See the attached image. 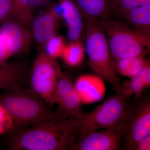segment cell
<instances>
[{
    "label": "cell",
    "mask_w": 150,
    "mask_h": 150,
    "mask_svg": "<svg viewBox=\"0 0 150 150\" xmlns=\"http://www.w3.org/2000/svg\"><path fill=\"white\" fill-rule=\"evenodd\" d=\"M79 135L76 120L58 111L45 122L13 133L8 146L13 150H74Z\"/></svg>",
    "instance_id": "1"
},
{
    "label": "cell",
    "mask_w": 150,
    "mask_h": 150,
    "mask_svg": "<svg viewBox=\"0 0 150 150\" xmlns=\"http://www.w3.org/2000/svg\"><path fill=\"white\" fill-rule=\"evenodd\" d=\"M6 90L0 97V103L13 119L17 131V128L22 130L38 125L56 114L51 106L32 90L25 89L20 85Z\"/></svg>",
    "instance_id": "2"
},
{
    "label": "cell",
    "mask_w": 150,
    "mask_h": 150,
    "mask_svg": "<svg viewBox=\"0 0 150 150\" xmlns=\"http://www.w3.org/2000/svg\"><path fill=\"white\" fill-rule=\"evenodd\" d=\"M85 28L84 47L90 67L96 75L110 84L116 93H119L121 82L102 25L98 23H86Z\"/></svg>",
    "instance_id": "3"
},
{
    "label": "cell",
    "mask_w": 150,
    "mask_h": 150,
    "mask_svg": "<svg viewBox=\"0 0 150 150\" xmlns=\"http://www.w3.org/2000/svg\"><path fill=\"white\" fill-rule=\"evenodd\" d=\"M128 100L121 94L116 93L90 112H84L76 120L79 135L101 129H114L122 134L129 111Z\"/></svg>",
    "instance_id": "4"
},
{
    "label": "cell",
    "mask_w": 150,
    "mask_h": 150,
    "mask_svg": "<svg viewBox=\"0 0 150 150\" xmlns=\"http://www.w3.org/2000/svg\"><path fill=\"white\" fill-rule=\"evenodd\" d=\"M107 38L113 60L149 53L150 36L135 31L127 23L110 19L100 23Z\"/></svg>",
    "instance_id": "5"
},
{
    "label": "cell",
    "mask_w": 150,
    "mask_h": 150,
    "mask_svg": "<svg viewBox=\"0 0 150 150\" xmlns=\"http://www.w3.org/2000/svg\"><path fill=\"white\" fill-rule=\"evenodd\" d=\"M62 73L56 59H52L45 52L37 55L30 74L31 90L51 107L54 104V94Z\"/></svg>",
    "instance_id": "6"
},
{
    "label": "cell",
    "mask_w": 150,
    "mask_h": 150,
    "mask_svg": "<svg viewBox=\"0 0 150 150\" xmlns=\"http://www.w3.org/2000/svg\"><path fill=\"white\" fill-rule=\"evenodd\" d=\"M124 149L135 150L139 142L150 135V101L143 100L129 108L122 132Z\"/></svg>",
    "instance_id": "7"
},
{
    "label": "cell",
    "mask_w": 150,
    "mask_h": 150,
    "mask_svg": "<svg viewBox=\"0 0 150 150\" xmlns=\"http://www.w3.org/2000/svg\"><path fill=\"white\" fill-rule=\"evenodd\" d=\"M54 100L59 111L69 118L77 120L84 112L74 84L69 77L63 73L58 80Z\"/></svg>",
    "instance_id": "8"
},
{
    "label": "cell",
    "mask_w": 150,
    "mask_h": 150,
    "mask_svg": "<svg viewBox=\"0 0 150 150\" xmlns=\"http://www.w3.org/2000/svg\"><path fill=\"white\" fill-rule=\"evenodd\" d=\"M120 131L112 129L94 131L79 135L74 150H118L122 139Z\"/></svg>",
    "instance_id": "9"
},
{
    "label": "cell",
    "mask_w": 150,
    "mask_h": 150,
    "mask_svg": "<svg viewBox=\"0 0 150 150\" xmlns=\"http://www.w3.org/2000/svg\"><path fill=\"white\" fill-rule=\"evenodd\" d=\"M0 35L11 57L24 54L31 44V33L27 27L17 21L6 22L0 25Z\"/></svg>",
    "instance_id": "10"
},
{
    "label": "cell",
    "mask_w": 150,
    "mask_h": 150,
    "mask_svg": "<svg viewBox=\"0 0 150 150\" xmlns=\"http://www.w3.org/2000/svg\"><path fill=\"white\" fill-rule=\"evenodd\" d=\"M61 16L56 6H51L44 13L33 20L32 34L38 44L44 45L56 33Z\"/></svg>",
    "instance_id": "11"
},
{
    "label": "cell",
    "mask_w": 150,
    "mask_h": 150,
    "mask_svg": "<svg viewBox=\"0 0 150 150\" xmlns=\"http://www.w3.org/2000/svg\"><path fill=\"white\" fill-rule=\"evenodd\" d=\"M84 21L101 23L114 13L112 0H75Z\"/></svg>",
    "instance_id": "12"
},
{
    "label": "cell",
    "mask_w": 150,
    "mask_h": 150,
    "mask_svg": "<svg viewBox=\"0 0 150 150\" xmlns=\"http://www.w3.org/2000/svg\"><path fill=\"white\" fill-rule=\"evenodd\" d=\"M59 12L67 24V36L71 41L80 40L84 20L75 0H57Z\"/></svg>",
    "instance_id": "13"
},
{
    "label": "cell",
    "mask_w": 150,
    "mask_h": 150,
    "mask_svg": "<svg viewBox=\"0 0 150 150\" xmlns=\"http://www.w3.org/2000/svg\"><path fill=\"white\" fill-rule=\"evenodd\" d=\"M102 80L96 75H82L78 78L74 84L82 103H91L102 98L105 93Z\"/></svg>",
    "instance_id": "14"
},
{
    "label": "cell",
    "mask_w": 150,
    "mask_h": 150,
    "mask_svg": "<svg viewBox=\"0 0 150 150\" xmlns=\"http://www.w3.org/2000/svg\"><path fill=\"white\" fill-rule=\"evenodd\" d=\"M27 73V66L23 62H12L0 64V90H6L20 85Z\"/></svg>",
    "instance_id": "15"
},
{
    "label": "cell",
    "mask_w": 150,
    "mask_h": 150,
    "mask_svg": "<svg viewBox=\"0 0 150 150\" xmlns=\"http://www.w3.org/2000/svg\"><path fill=\"white\" fill-rule=\"evenodd\" d=\"M121 17L135 31L150 36V5L130 10Z\"/></svg>",
    "instance_id": "16"
},
{
    "label": "cell",
    "mask_w": 150,
    "mask_h": 150,
    "mask_svg": "<svg viewBox=\"0 0 150 150\" xmlns=\"http://www.w3.org/2000/svg\"><path fill=\"white\" fill-rule=\"evenodd\" d=\"M150 86V69L144 67L134 78L121 83L119 93L129 99L133 95L139 98Z\"/></svg>",
    "instance_id": "17"
},
{
    "label": "cell",
    "mask_w": 150,
    "mask_h": 150,
    "mask_svg": "<svg viewBox=\"0 0 150 150\" xmlns=\"http://www.w3.org/2000/svg\"><path fill=\"white\" fill-rule=\"evenodd\" d=\"M114 67L117 74L131 79L139 74L149 60L145 56H139L113 60Z\"/></svg>",
    "instance_id": "18"
},
{
    "label": "cell",
    "mask_w": 150,
    "mask_h": 150,
    "mask_svg": "<svg viewBox=\"0 0 150 150\" xmlns=\"http://www.w3.org/2000/svg\"><path fill=\"white\" fill-rule=\"evenodd\" d=\"M85 49L80 40L71 41L65 47L62 58L65 64L71 67L79 66L83 61Z\"/></svg>",
    "instance_id": "19"
},
{
    "label": "cell",
    "mask_w": 150,
    "mask_h": 150,
    "mask_svg": "<svg viewBox=\"0 0 150 150\" xmlns=\"http://www.w3.org/2000/svg\"><path fill=\"white\" fill-rule=\"evenodd\" d=\"M13 7V17L17 21L28 27L31 25L34 9L29 0H11Z\"/></svg>",
    "instance_id": "20"
},
{
    "label": "cell",
    "mask_w": 150,
    "mask_h": 150,
    "mask_svg": "<svg viewBox=\"0 0 150 150\" xmlns=\"http://www.w3.org/2000/svg\"><path fill=\"white\" fill-rule=\"evenodd\" d=\"M44 45L45 53L52 59L56 60L62 57L67 44L64 38L56 35L50 38Z\"/></svg>",
    "instance_id": "21"
},
{
    "label": "cell",
    "mask_w": 150,
    "mask_h": 150,
    "mask_svg": "<svg viewBox=\"0 0 150 150\" xmlns=\"http://www.w3.org/2000/svg\"><path fill=\"white\" fill-rule=\"evenodd\" d=\"M112 1L114 13L120 17L132 9L150 5V0H112Z\"/></svg>",
    "instance_id": "22"
},
{
    "label": "cell",
    "mask_w": 150,
    "mask_h": 150,
    "mask_svg": "<svg viewBox=\"0 0 150 150\" xmlns=\"http://www.w3.org/2000/svg\"><path fill=\"white\" fill-rule=\"evenodd\" d=\"M12 131H13V133L17 131L14 121L8 111L0 103V134Z\"/></svg>",
    "instance_id": "23"
},
{
    "label": "cell",
    "mask_w": 150,
    "mask_h": 150,
    "mask_svg": "<svg viewBox=\"0 0 150 150\" xmlns=\"http://www.w3.org/2000/svg\"><path fill=\"white\" fill-rule=\"evenodd\" d=\"M13 17V7L11 0H0V25Z\"/></svg>",
    "instance_id": "24"
},
{
    "label": "cell",
    "mask_w": 150,
    "mask_h": 150,
    "mask_svg": "<svg viewBox=\"0 0 150 150\" xmlns=\"http://www.w3.org/2000/svg\"><path fill=\"white\" fill-rule=\"evenodd\" d=\"M11 58L2 38L0 35V64L7 63L8 60Z\"/></svg>",
    "instance_id": "25"
},
{
    "label": "cell",
    "mask_w": 150,
    "mask_h": 150,
    "mask_svg": "<svg viewBox=\"0 0 150 150\" xmlns=\"http://www.w3.org/2000/svg\"><path fill=\"white\" fill-rule=\"evenodd\" d=\"M150 150V135L141 140L137 145L136 150Z\"/></svg>",
    "instance_id": "26"
},
{
    "label": "cell",
    "mask_w": 150,
    "mask_h": 150,
    "mask_svg": "<svg viewBox=\"0 0 150 150\" xmlns=\"http://www.w3.org/2000/svg\"><path fill=\"white\" fill-rule=\"evenodd\" d=\"M30 4L33 9L41 7L49 3L50 0H29Z\"/></svg>",
    "instance_id": "27"
}]
</instances>
